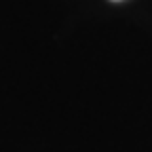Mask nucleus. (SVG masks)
I'll list each match as a JSON object with an SVG mask.
<instances>
[]
</instances>
